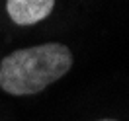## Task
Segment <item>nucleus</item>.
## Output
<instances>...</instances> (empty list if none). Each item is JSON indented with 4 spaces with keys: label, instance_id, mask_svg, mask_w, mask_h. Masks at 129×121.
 I'll use <instances>...</instances> for the list:
<instances>
[{
    "label": "nucleus",
    "instance_id": "1",
    "mask_svg": "<svg viewBox=\"0 0 129 121\" xmlns=\"http://www.w3.org/2000/svg\"><path fill=\"white\" fill-rule=\"evenodd\" d=\"M73 53L63 43L18 49L0 63V88L12 96H29L51 86L71 70Z\"/></svg>",
    "mask_w": 129,
    "mask_h": 121
},
{
    "label": "nucleus",
    "instance_id": "2",
    "mask_svg": "<svg viewBox=\"0 0 129 121\" xmlns=\"http://www.w3.org/2000/svg\"><path fill=\"white\" fill-rule=\"evenodd\" d=\"M55 0H8L6 10L18 25H31L51 14Z\"/></svg>",
    "mask_w": 129,
    "mask_h": 121
},
{
    "label": "nucleus",
    "instance_id": "3",
    "mask_svg": "<svg viewBox=\"0 0 129 121\" xmlns=\"http://www.w3.org/2000/svg\"><path fill=\"white\" fill-rule=\"evenodd\" d=\"M100 121H115V119H100Z\"/></svg>",
    "mask_w": 129,
    "mask_h": 121
}]
</instances>
